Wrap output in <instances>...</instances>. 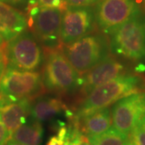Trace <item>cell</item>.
<instances>
[{"label":"cell","instance_id":"cell-18","mask_svg":"<svg viewBox=\"0 0 145 145\" xmlns=\"http://www.w3.org/2000/svg\"><path fill=\"white\" fill-rule=\"evenodd\" d=\"M38 6L41 7H50V8H59L65 10L68 8L66 0H29L28 7Z\"/></svg>","mask_w":145,"mask_h":145},{"label":"cell","instance_id":"cell-15","mask_svg":"<svg viewBox=\"0 0 145 145\" xmlns=\"http://www.w3.org/2000/svg\"><path fill=\"white\" fill-rule=\"evenodd\" d=\"M82 131L88 135H98L108 131L111 126V114L110 109L106 107L93 111L82 117Z\"/></svg>","mask_w":145,"mask_h":145},{"label":"cell","instance_id":"cell-6","mask_svg":"<svg viewBox=\"0 0 145 145\" xmlns=\"http://www.w3.org/2000/svg\"><path fill=\"white\" fill-rule=\"evenodd\" d=\"M5 57L7 65L26 71H36L44 61L40 43L32 33L26 31L8 41Z\"/></svg>","mask_w":145,"mask_h":145},{"label":"cell","instance_id":"cell-13","mask_svg":"<svg viewBox=\"0 0 145 145\" xmlns=\"http://www.w3.org/2000/svg\"><path fill=\"white\" fill-rule=\"evenodd\" d=\"M27 20L20 10L0 1V34L8 42L26 31Z\"/></svg>","mask_w":145,"mask_h":145},{"label":"cell","instance_id":"cell-27","mask_svg":"<svg viewBox=\"0 0 145 145\" xmlns=\"http://www.w3.org/2000/svg\"><path fill=\"white\" fill-rule=\"evenodd\" d=\"M140 123L145 128V114H144V116L142 117V119H141V120H140Z\"/></svg>","mask_w":145,"mask_h":145},{"label":"cell","instance_id":"cell-29","mask_svg":"<svg viewBox=\"0 0 145 145\" xmlns=\"http://www.w3.org/2000/svg\"><path fill=\"white\" fill-rule=\"evenodd\" d=\"M144 8H145V0H144Z\"/></svg>","mask_w":145,"mask_h":145},{"label":"cell","instance_id":"cell-10","mask_svg":"<svg viewBox=\"0 0 145 145\" xmlns=\"http://www.w3.org/2000/svg\"><path fill=\"white\" fill-rule=\"evenodd\" d=\"M94 27L93 10L89 7H68L63 11L60 40L71 44L92 32Z\"/></svg>","mask_w":145,"mask_h":145},{"label":"cell","instance_id":"cell-28","mask_svg":"<svg viewBox=\"0 0 145 145\" xmlns=\"http://www.w3.org/2000/svg\"><path fill=\"white\" fill-rule=\"evenodd\" d=\"M3 42H4V40H3V37H2L1 34H0V48L3 47Z\"/></svg>","mask_w":145,"mask_h":145},{"label":"cell","instance_id":"cell-22","mask_svg":"<svg viewBox=\"0 0 145 145\" xmlns=\"http://www.w3.org/2000/svg\"><path fill=\"white\" fill-rule=\"evenodd\" d=\"M46 145H67L65 140L59 135L52 136Z\"/></svg>","mask_w":145,"mask_h":145},{"label":"cell","instance_id":"cell-11","mask_svg":"<svg viewBox=\"0 0 145 145\" xmlns=\"http://www.w3.org/2000/svg\"><path fill=\"white\" fill-rule=\"evenodd\" d=\"M123 64L108 57L79 78V86L88 94L92 89L120 76L123 71Z\"/></svg>","mask_w":145,"mask_h":145},{"label":"cell","instance_id":"cell-3","mask_svg":"<svg viewBox=\"0 0 145 145\" xmlns=\"http://www.w3.org/2000/svg\"><path fill=\"white\" fill-rule=\"evenodd\" d=\"M109 35L113 53L135 61L145 57V19L140 12Z\"/></svg>","mask_w":145,"mask_h":145},{"label":"cell","instance_id":"cell-8","mask_svg":"<svg viewBox=\"0 0 145 145\" xmlns=\"http://www.w3.org/2000/svg\"><path fill=\"white\" fill-rule=\"evenodd\" d=\"M138 13L140 9L135 0H100L94 12L97 25L106 34Z\"/></svg>","mask_w":145,"mask_h":145},{"label":"cell","instance_id":"cell-4","mask_svg":"<svg viewBox=\"0 0 145 145\" xmlns=\"http://www.w3.org/2000/svg\"><path fill=\"white\" fill-rule=\"evenodd\" d=\"M80 75L64 55L56 48H48L45 54L42 81L49 91L69 93L79 86Z\"/></svg>","mask_w":145,"mask_h":145},{"label":"cell","instance_id":"cell-12","mask_svg":"<svg viewBox=\"0 0 145 145\" xmlns=\"http://www.w3.org/2000/svg\"><path fill=\"white\" fill-rule=\"evenodd\" d=\"M31 99L10 101L0 98V114L2 120L10 136L17 128L26 123V118L31 110Z\"/></svg>","mask_w":145,"mask_h":145},{"label":"cell","instance_id":"cell-26","mask_svg":"<svg viewBox=\"0 0 145 145\" xmlns=\"http://www.w3.org/2000/svg\"><path fill=\"white\" fill-rule=\"evenodd\" d=\"M3 3H11V4H17L19 3L22 2L23 0H0Z\"/></svg>","mask_w":145,"mask_h":145},{"label":"cell","instance_id":"cell-17","mask_svg":"<svg viewBox=\"0 0 145 145\" xmlns=\"http://www.w3.org/2000/svg\"><path fill=\"white\" fill-rule=\"evenodd\" d=\"M87 137L91 145H127L130 141L128 135L114 128H110L100 135H89Z\"/></svg>","mask_w":145,"mask_h":145},{"label":"cell","instance_id":"cell-24","mask_svg":"<svg viewBox=\"0 0 145 145\" xmlns=\"http://www.w3.org/2000/svg\"><path fill=\"white\" fill-rule=\"evenodd\" d=\"M78 145H91V144L89 142L88 137H86V136L83 135L82 140V141L78 144Z\"/></svg>","mask_w":145,"mask_h":145},{"label":"cell","instance_id":"cell-25","mask_svg":"<svg viewBox=\"0 0 145 145\" xmlns=\"http://www.w3.org/2000/svg\"><path fill=\"white\" fill-rule=\"evenodd\" d=\"M5 145H25V144H21L20 142H17L16 140H9L7 143L5 144Z\"/></svg>","mask_w":145,"mask_h":145},{"label":"cell","instance_id":"cell-2","mask_svg":"<svg viewBox=\"0 0 145 145\" xmlns=\"http://www.w3.org/2000/svg\"><path fill=\"white\" fill-rule=\"evenodd\" d=\"M140 79L136 76L120 75L92 89L84 99L78 111V117H82L100 109L115 103L131 93L138 92Z\"/></svg>","mask_w":145,"mask_h":145},{"label":"cell","instance_id":"cell-9","mask_svg":"<svg viewBox=\"0 0 145 145\" xmlns=\"http://www.w3.org/2000/svg\"><path fill=\"white\" fill-rule=\"evenodd\" d=\"M145 114V93H131L114 103L111 119L114 129L129 135Z\"/></svg>","mask_w":145,"mask_h":145},{"label":"cell","instance_id":"cell-5","mask_svg":"<svg viewBox=\"0 0 145 145\" xmlns=\"http://www.w3.org/2000/svg\"><path fill=\"white\" fill-rule=\"evenodd\" d=\"M44 86L40 73L21 70L7 65L0 80V96L10 101L31 99Z\"/></svg>","mask_w":145,"mask_h":145},{"label":"cell","instance_id":"cell-23","mask_svg":"<svg viewBox=\"0 0 145 145\" xmlns=\"http://www.w3.org/2000/svg\"><path fill=\"white\" fill-rule=\"evenodd\" d=\"M6 57L3 52L0 50V80L2 78V76L3 74V72L5 71V66H6Z\"/></svg>","mask_w":145,"mask_h":145},{"label":"cell","instance_id":"cell-19","mask_svg":"<svg viewBox=\"0 0 145 145\" xmlns=\"http://www.w3.org/2000/svg\"><path fill=\"white\" fill-rule=\"evenodd\" d=\"M131 132L132 135L131 139L135 145H145V128L140 123Z\"/></svg>","mask_w":145,"mask_h":145},{"label":"cell","instance_id":"cell-7","mask_svg":"<svg viewBox=\"0 0 145 145\" xmlns=\"http://www.w3.org/2000/svg\"><path fill=\"white\" fill-rule=\"evenodd\" d=\"M28 25L38 40L48 48H56L60 40L64 10L59 8L32 6L27 7Z\"/></svg>","mask_w":145,"mask_h":145},{"label":"cell","instance_id":"cell-14","mask_svg":"<svg viewBox=\"0 0 145 145\" xmlns=\"http://www.w3.org/2000/svg\"><path fill=\"white\" fill-rule=\"evenodd\" d=\"M65 108V106L61 99L41 96L31 104L30 113L33 119L40 123L51 120Z\"/></svg>","mask_w":145,"mask_h":145},{"label":"cell","instance_id":"cell-21","mask_svg":"<svg viewBox=\"0 0 145 145\" xmlns=\"http://www.w3.org/2000/svg\"><path fill=\"white\" fill-rule=\"evenodd\" d=\"M99 1L100 0H66V3L69 7H89L99 3Z\"/></svg>","mask_w":145,"mask_h":145},{"label":"cell","instance_id":"cell-20","mask_svg":"<svg viewBox=\"0 0 145 145\" xmlns=\"http://www.w3.org/2000/svg\"><path fill=\"white\" fill-rule=\"evenodd\" d=\"M10 137H11L8 131V130L7 129L6 126L3 123L1 114H0V145H5V144L9 140Z\"/></svg>","mask_w":145,"mask_h":145},{"label":"cell","instance_id":"cell-1","mask_svg":"<svg viewBox=\"0 0 145 145\" xmlns=\"http://www.w3.org/2000/svg\"><path fill=\"white\" fill-rule=\"evenodd\" d=\"M62 52L78 74L82 75L109 57V44L103 35L88 34L63 44Z\"/></svg>","mask_w":145,"mask_h":145},{"label":"cell","instance_id":"cell-16","mask_svg":"<svg viewBox=\"0 0 145 145\" xmlns=\"http://www.w3.org/2000/svg\"><path fill=\"white\" fill-rule=\"evenodd\" d=\"M43 135V128L40 122L24 123L14 131L11 139L25 145H40Z\"/></svg>","mask_w":145,"mask_h":145}]
</instances>
